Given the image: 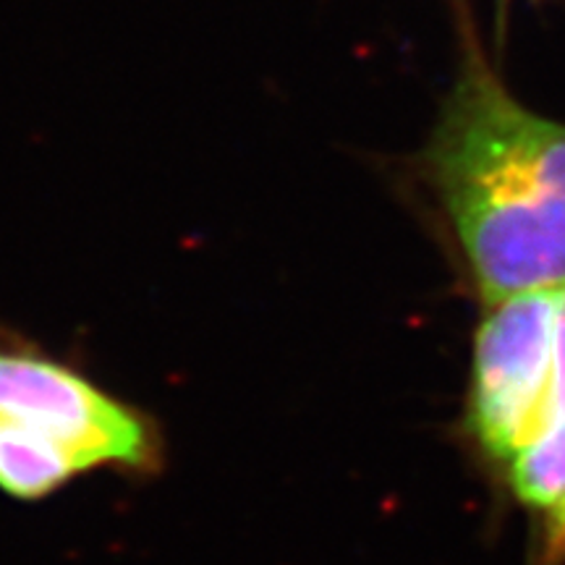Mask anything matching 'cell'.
Listing matches in <instances>:
<instances>
[{
  "label": "cell",
  "mask_w": 565,
  "mask_h": 565,
  "mask_svg": "<svg viewBox=\"0 0 565 565\" xmlns=\"http://www.w3.org/2000/svg\"><path fill=\"white\" fill-rule=\"evenodd\" d=\"M406 173L482 307L565 286V124L515 100L471 32Z\"/></svg>",
  "instance_id": "obj_1"
},
{
  "label": "cell",
  "mask_w": 565,
  "mask_h": 565,
  "mask_svg": "<svg viewBox=\"0 0 565 565\" xmlns=\"http://www.w3.org/2000/svg\"><path fill=\"white\" fill-rule=\"evenodd\" d=\"M0 416L63 445L84 475L110 469L150 479L166 469V435L154 416L9 330H0Z\"/></svg>",
  "instance_id": "obj_2"
},
{
  "label": "cell",
  "mask_w": 565,
  "mask_h": 565,
  "mask_svg": "<svg viewBox=\"0 0 565 565\" xmlns=\"http://www.w3.org/2000/svg\"><path fill=\"white\" fill-rule=\"evenodd\" d=\"M557 288L487 303L475 330L461 435L503 477L540 440L555 377Z\"/></svg>",
  "instance_id": "obj_3"
},
{
  "label": "cell",
  "mask_w": 565,
  "mask_h": 565,
  "mask_svg": "<svg viewBox=\"0 0 565 565\" xmlns=\"http://www.w3.org/2000/svg\"><path fill=\"white\" fill-rule=\"evenodd\" d=\"M519 508L536 519L553 511L565 494V286L557 288L555 377L550 387L545 429L540 440L500 477Z\"/></svg>",
  "instance_id": "obj_4"
},
{
  "label": "cell",
  "mask_w": 565,
  "mask_h": 565,
  "mask_svg": "<svg viewBox=\"0 0 565 565\" xmlns=\"http://www.w3.org/2000/svg\"><path fill=\"white\" fill-rule=\"evenodd\" d=\"M84 475L63 445L0 416V492L40 503Z\"/></svg>",
  "instance_id": "obj_5"
},
{
  "label": "cell",
  "mask_w": 565,
  "mask_h": 565,
  "mask_svg": "<svg viewBox=\"0 0 565 565\" xmlns=\"http://www.w3.org/2000/svg\"><path fill=\"white\" fill-rule=\"evenodd\" d=\"M529 565H565V494L553 511L540 519V540Z\"/></svg>",
  "instance_id": "obj_6"
}]
</instances>
